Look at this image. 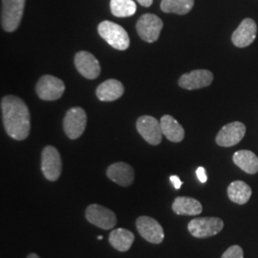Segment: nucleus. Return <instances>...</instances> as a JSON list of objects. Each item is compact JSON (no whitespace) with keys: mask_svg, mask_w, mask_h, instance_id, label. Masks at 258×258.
<instances>
[{"mask_svg":"<svg viewBox=\"0 0 258 258\" xmlns=\"http://www.w3.org/2000/svg\"><path fill=\"white\" fill-rule=\"evenodd\" d=\"M196 175H197V178L199 179V181H200L201 183H206V182H207L208 176H207V173H206V169L204 168L203 166H199V167L197 168V170H196Z\"/></svg>","mask_w":258,"mask_h":258,"instance_id":"a878e982","label":"nucleus"},{"mask_svg":"<svg viewBox=\"0 0 258 258\" xmlns=\"http://www.w3.org/2000/svg\"><path fill=\"white\" fill-rule=\"evenodd\" d=\"M75 65L79 73L88 80H95L101 74L99 60L87 51H80L76 54Z\"/></svg>","mask_w":258,"mask_h":258,"instance_id":"ddd939ff","label":"nucleus"},{"mask_svg":"<svg viewBox=\"0 0 258 258\" xmlns=\"http://www.w3.org/2000/svg\"><path fill=\"white\" fill-rule=\"evenodd\" d=\"M164 23L162 19L153 14H145L136 23V30L140 37L149 43L155 42L160 37Z\"/></svg>","mask_w":258,"mask_h":258,"instance_id":"0eeeda50","label":"nucleus"},{"mask_svg":"<svg viewBox=\"0 0 258 258\" xmlns=\"http://www.w3.org/2000/svg\"><path fill=\"white\" fill-rule=\"evenodd\" d=\"M87 123V116L82 107H73L67 111L63 120V129L67 137L71 140L83 135Z\"/></svg>","mask_w":258,"mask_h":258,"instance_id":"6e6552de","label":"nucleus"},{"mask_svg":"<svg viewBox=\"0 0 258 258\" xmlns=\"http://www.w3.org/2000/svg\"><path fill=\"white\" fill-rule=\"evenodd\" d=\"M110 9L117 18H128L136 13L137 6L133 0H111Z\"/></svg>","mask_w":258,"mask_h":258,"instance_id":"b1692460","label":"nucleus"},{"mask_svg":"<svg viewBox=\"0 0 258 258\" xmlns=\"http://www.w3.org/2000/svg\"><path fill=\"white\" fill-rule=\"evenodd\" d=\"M163 135L167 140L173 143H180L184 138V130L183 126L177 120L169 115H165L160 120Z\"/></svg>","mask_w":258,"mask_h":258,"instance_id":"6ab92c4d","label":"nucleus"},{"mask_svg":"<svg viewBox=\"0 0 258 258\" xmlns=\"http://www.w3.org/2000/svg\"><path fill=\"white\" fill-rule=\"evenodd\" d=\"M224 228V222L217 217H199L192 219L187 230L196 238H208L218 234Z\"/></svg>","mask_w":258,"mask_h":258,"instance_id":"20e7f679","label":"nucleus"},{"mask_svg":"<svg viewBox=\"0 0 258 258\" xmlns=\"http://www.w3.org/2000/svg\"><path fill=\"white\" fill-rule=\"evenodd\" d=\"M194 0H163L161 10L166 14L186 15L194 8Z\"/></svg>","mask_w":258,"mask_h":258,"instance_id":"5701e85b","label":"nucleus"},{"mask_svg":"<svg viewBox=\"0 0 258 258\" xmlns=\"http://www.w3.org/2000/svg\"><path fill=\"white\" fill-rule=\"evenodd\" d=\"M170 181H171L172 184L174 185L176 189H179L182 186V184H183V182L180 180V178L178 176H170Z\"/></svg>","mask_w":258,"mask_h":258,"instance_id":"bb28decb","label":"nucleus"},{"mask_svg":"<svg viewBox=\"0 0 258 258\" xmlns=\"http://www.w3.org/2000/svg\"><path fill=\"white\" fill-rule=\"evenodd\" d=\"M99 35L116 50L124 51L130 44L128 34L119 24L112 21H102L98 26Z\"/></svg>","mask_w":258,"mask_h":258,"instance_id":"f03ea898","label":"nucleus"},{"mask_svg":"<svg viewBox=\"0 0 258 258\" xmlns=\"http://www.w3.org/2000/svg\"><path fill=\"white\" fill-rule=\"evenodd\" d=\"M137 1L144 7H150L153 2V0H137Z\"/></svg>","mask_w":258,"mask_h":258,"instance_id":"cd10ccee","label":"nucleus"},{"mask_svg":"<svg viewBox=\"0 0 258 258\" xmlns=\"http://www.w3.org/2000/svg\"><path fill=\"white\" fill-rule=\"evenodd\" d=\"M257 34V25L251 19H245L240 23L238 28L233 32L231 40L236 47L245 48L250 45Z\"/></svg>","mask_w":258,"mask_h":258,"instance_id":"2eb2a0df","label":"nucleus"},{"mask_svg":"<svg viewBox=\"0 0 258 258\" xmlns=\"http://www.w3.org/2000/svg\"><path fill=\"white\" fill-rule=\"evenodd\" d=\"M221 258H244V252L238 245L231 246L222 254Z\"/></svg>","mask_w":258,"mask_h":258,"instance_id":"393cba45","label":"nucleus"},{"mask_svg":"<svg viewBox=\"0 0 258 258\" xmlns=\"http://www.w3.org/2000/svg\"><path fill=\"white\" fill-rule=\"evenodd\" d=\"M26 0H2L1 26L6 32H14L19 28L23 17Z\"/></svg>","mask_w":258,"mask_h":258,"instance_id":"7ed1b4c3","label":"nucleus"},{"mask_svg":"<svg viewBox=\"0 0 258 258\" xmlns=\"http://www.w3.org/2000/svg\"><path fill=\"white\" fill-rule=\"evenodd\" d=\"M136 227L140 235L149 243L160 244L165 238L160 223L149 216H140L136 221Z\"/></svg>","mask_w":258,"mask_h":258,"instance_id":"f8f14e48","label":"nucleus"},{"mask_svg":"<svg viewBox=\"0 0 258 258\" xmlns=\"http://www.w3.org/2000/svg\"><path fill=\"white\" fill-rule=\"evenodd\" d=\"M87 221L103 230H110L117 224V216L109 209L98 204H92L85 211Z\"/></svg>","mask_w":258,"mask_h":258,"instance_id":"1a4fd4ad","label":"nucleus"},{"mask_svg":"<svg viewBox=\"0 0 258 258\" xmlns=\"http://www.w3.org/2000/svg\"><path fill=\"white\" fill-rule=\"evenodd\" d=\"M37 96L43 101H55L62 97L65 91L63 82L54 76H42L36 86Z\"/></svg>","mask_w":258,"mask_h":258,"instance_id":"423d86ee","label":"nucleus"},{"mask_svg":"<svg viewBox=\"0 0 258 258\" xmlns=\"http://www.w3.org/2000/svg\"><path fill=\"white\" fill-rule=\"evenodd\" d=\"M4 128L11 138L25 140L31 129V117L26 103L16 96H5L1 100Z\"/></svg>","mask_w":258,"mask_h":258,"instance_id":"f257e3e1","label":"nucleus"},{"mask_svg":"<svg viewBox=\"0 0 258 258\" xmlns=\"http://www.w3.org/2000/svg\"><path fill=\"white\" fill-rule=\"evenodd\" d=\"M172 211L178 215H198L203 211L201 203L191 197L180 196L172 203Z\"/></svg>","mask_w":258,"mask_h":258,"instance_id":"a211bd4d","label":"nucleus"},{"mask_svg":"<svg viewBox=\"0 0 258 258\" xmlns=\"http://www.w3.org/2000/svg\"><path fill=\"white\" fill-rule=\"evenodd\" d=\"M108 239L114 249L119 251H127L131 248L135 240V236L128 230L119 228L111 231Z\"/></svg>","mask_w":258,"mask_h":258,"instance_id":"412c9836","label":"nucleus"},{"mask_svg":"<svg viewBox=\"0 0 258 258\" xmlns=\"http://www.w3.org/2000/svg\"><path fill=\"white\" fill-rule=\"evenodd\" d=\"M233 162L236 166L248 174L258 172V158L252 151L238 150L233 154Z\"/></svg>","mask_w":258,"mask_h":258,"instance_id":"aec40b11","label":"nucleus"},{"mask_svg":"<svg viewBox=\"0 0 258 258\" xmlns=\"http://www.w3.org/2000/svg\"><path fill=\"white\" fill-rule=\"evenodd\" d=\"M27 258H40L38 255H37V253H30L29 255H28Z\"/></svg>","mask_w":258,"mask_h":258,"instance_id":"c85d7f7f","label":"nucleus"},{"mask_svg":"<svg viewBox=\"0 0 258 258\" xmlns=\"http://www.w3.org/2000/svg\"><path fill=\"white\" fill-rule=\"evenodd\" d=\"M140 135L148 142L149 145L158 146L162 142L163 131L161 122L151 116H142L136 123Z\"/></svg>","mask_w":258,"mask_h":258,"instance_id":"9d476101","label":"nucleus"},{"mask_svg":"<svg viewBox=\"0 0 258 258\" xmlns=\"http://www.w3.org/2000/svg\"><path fill=\"white\" fill-rule=\"evenodd\" d=\"M107 177L121 186H129L134 182V169L126 163H115L108 166Z\"/></svg>","mask_w":258,"mask_h":258,"instance_id":"dca6fc26","label":"nucleus"},{"mask_svg":"<svg viewBox=\"0 0 258 258\" xmlns=\"http://www.w3.org/2000/svg\"><path fill=\"white\" fill-rule=\"evenodd\" d=\"M123 92L124 87L122 83L117 80L111 79L103 82L98 86L96 95L102 102H113L120 99L123 95Z\"/></svg>","mask_w":258,"mask_h":258,"instance_id":"f3484780","label":"nucleus"},{"mask_svg":"<svg viewBox=\"0 0 258 258\" xmlns=\"http://www.w3.org/2000/svg\"><path fill=\"white\" fill-rule=\"evenodd\" d=\"M102 238H103V237H102V235H99V236H98V239L99 240H102Z\"/></svg>","mask_w":258,"mask_h":258,"instance_id":"c756f323","label":"nucleus"},{"mask_svg":"<svg viewBox=\"0 0 258 258\" xmlns=\"http://www.w3.org/2000/svg\"><path fill=\"white\" fill-rule=\"evenodd\" d=\"M228 196L233 203L244 205L251 196V188L243 181H234L228 186Z\"/></svg>","mask_w":258,"mask_h":258,"instance_id":"4be33fe9","label":"nucleus"},{"mask_svg":"<svg viewBox=\"0 0 258 258\" xmlns=\"http://www.w3.org/2000/svg\"><path fill=\"white\" fill-rule=\"evenodd\" d=\"M212 81L213 75L211 71L200 69L183 75L179 79L178 84L186 90H196L211 85Z\"/></svg>","mask_w":258,"mask_h":258,"instance_id":"4468645a","label":"nucleus"},{"mask_svg":"<svg viewBox=\"0 0 258 258\" xmlns=\"http://www.w3.org/2000/svg\"><path fill=\"white\" fill-rule=\"evenodd\" d=\"M246 134V126L240 121H233L226 124L218 132L215 142L218 146L231 148L239 144Z\"/></svg>","mask_w":258,"mask_h":258,"instance_id":"9b49d317","label":"nucleus"},{"mask_svg":"<svg viewBox=\"0 0 258 258\" xmlns=\"http://www.w3.org/2000/svg\"><path fill=\"white\" fill-rule=\"evenodd\" d=\"M41 170L48 181L55 182L62 171V162L59 152L52 146H47L41 153Z\"/></svg>","mask_w":258,"mask_h":258,"instance_id":"39448f33","label":"nucleus"}]
</instances>
